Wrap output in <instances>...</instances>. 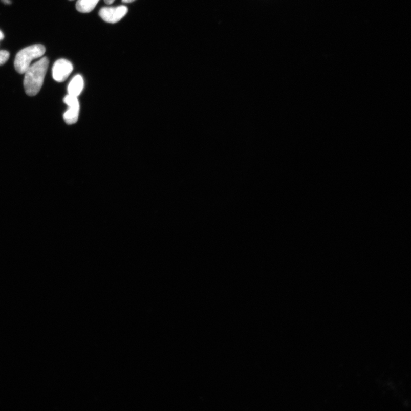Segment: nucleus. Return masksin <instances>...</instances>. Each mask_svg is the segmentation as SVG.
<instances>
[{
	"label": "nucleus",
	"instance_id": "obj_6",
	"mask_svg": "<svg viewBox=\"0 0 411 411\" xmlns=\"http://www.w3.org/2000/svg\"><path fill=\"white\" fill-rule=\"evenodd\" d=\"M84 87V81L81 75H76L72 78L69 83L68 92V95L77 97L80 95Z\"/></svg>",
	"mask_w": 411,
	"mask_h": 411
},
{
	"label": "nucleus",
	"instance_id": "obj_2",
	"mask_svg": "<svg viewBox=\"0 0 411 411\" xmlns=\"http://www.w3.org/2000/svg\"><path fill=\"white\" fill-rule=\"evenodd\" d=\"M46 49L41 44H35L19 51L15 58L14 68L19 74H24L34 59L41 57Z\"/></svg>",
	"mask_w": 411,
	"mask_h": 411
},
{
	"label": "nucleus",
	"instance_id": "obj_9",
	"mask_svg": "<svg viewBox=\"0 0 411 411\" xmlns=\"http://www.w3.org/2000/svg\"><path fill=\"white\" fill-rule=\"evenodd\" d=\"M116 0H104V2H105V3L107 5H111Z\"/></svg>",
	"mask_w": 411,
	"mask_h": 411
},
{
	"label": "nucleus",
	"instance_id": "obj_4",
	"mask_svg": "<svg viewBox=\"0 0 411 411\" xmlns=\"http://www.w3.org/2000/svg\"><path fill=\"white\" fill-rule=\"evenodd\" d=\"M68 106V110L63 115V119L68 125H73L76 123L78 120L79 113H80V103L78 97L68 95L63 100Z\"/></svg>",
	"mask_w": 411,
	"mask_h": 411
},
{
	"label": "nucleus",
	"instance_id": "obj_3",
	"mask_svg": "<svg viewBox=\"0 0 411 411\" xmlns=\"http://www.w3.org/2000/svg\"><path fill=\"white\" fill-rule=\"evenodd\" d=\"M128 8L124 6L116 7H103L99 12V15L103 21L108 23L115 24L125 16Z\"/></svg>",
	"mask_w": 411,
	"mask_h": 411
},
{
	"label": "nucleus",
	"instance_id": "obj_1",
	"mask_svg": "<svg viewBox=\"0 0 411 411\" xmlns=\"http://www.w3.org/2000/svg\"><path fill=\"white\" fill-rule=\"evenodd\" d=\"M49 63L48 58L44 57L30 66L24 73V86L28 96H36L40 91Z\"/></svg>",
	"mask_w": 411,
	"mask_h": 411
},
{
	"label": "nucleus",
	"instance_id": "obj_11",
	"mask_svg": "<svg viewBox=\"0 0 411 411\" xmlns=\"http://www.w3.org/2000/svg\"><path fill=\"white\" fill-rule=\"evenodd\" d=\"M2 2L6 4H11V0H2Z\"/></svg>",
	"mask_w": 411,
	"mask_h": 411
},
{
	"label": "nucleus",
	"instance_id": "obj_10",
	"mask_svg": "<svg viewBox=\"0 0 411 411\" xmlns=\"http://www.w3.org/2000/svg\"><path fill=\"white\" fill-rule=\"evenodd\" d=\"M135 1H136V0H122L123 3H131Z\"/></svg>",
	"mask_w": 411,
	"mask_h": 411
},
{
	"label": "nucleus",
	"instance_id": "obj_8",
	"mask_svg": "<svg viewBox=\"0 0 411 411\" xmlns=\"http://www.w3.org/2000/svg\"><path fill=\"white\" fill-rule=\"evenodd\" d=\"M10 57L9 53L5 50H0V66L4 65L8 60Z\"/></svg>",
	"mask_w": 411,
	"mask_h": 411
},
{
	"label": "nucleus",
	"instance_id": "obj_5",
	"mask_svg": "<svg viewBox=\"0 0 411 411\" xmlns=\"http://www.w3.org/2000/svg\"><path fill=\"white\" fill-rule=\"evenodd\" d=\"M73 70L72 63L66 59H59L52 68V75L54 80L58 82L66 81Z\"/></svg>",
	"mask_w": 411,
	"mask_h": 411
},
{
	"label": "nucleus",
	"instance_id": "obj_12",
	"mask_svg": "<svg viewBox=\"0 0 411 411\" xmlns=\"http://www.w3.org/2000/svg\"><path fill=\"white\" fill-rule=\"evenodd\" d=\"M70 1H73V0H70Z\"/></svg>",
	"mask_w": 411,
	"mask_h": 411
},
{
	"label": "nucleus",
	"instance_id": "obj_7",
	"mask_svg": "<svg viewBox=\"0 0 411 411\" xmlns=\"http://www.w3.org/2000/svg\"><path fill=\"white\" fill-rule=\"evenodd\" d=\"M100 0H77L76 9L83 13H90L95 8Z\"/></svg>",
	"mask_w": 411,
	"mask_h": 411
}]
</instances>
